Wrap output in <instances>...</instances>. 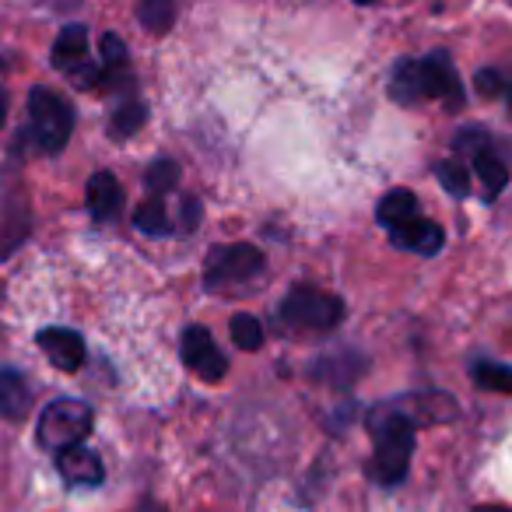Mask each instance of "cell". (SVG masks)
Listing matches in <instances>:
<instances>
[{
    "mask_svg": "<svg viewBox=\"0 0 512 512\" xmlns=\"http://www.w3.org/2000/svg\"><path fill=\"white\" fill-rule=\"evenodd\" d=\"M369 428H372V474L383 488H397L407 481V470H411V453H414V421L400 411V404H379L369 414Z\"/></svg>",
    "mask_w": 512,
    "mask_h": 512,
    "instance_id": "cell-1",
    "label": "cell"
},
{
    "mask_svg": "<svg viewBox=\"0 0 512 512\" xmlns=\"http://www.w3.org/2000/svg\"><path fill=\"white\" fill-rule=\"evenodd\" d=\"M95 425V414L85 400H74V397H60L53 404H46L43 418H39V446L46 449H67V446H78V442L88 439Z\"/></svg>",
    "mask_w": 512,
    "mask_h": 512,
    "instance_id": "cell-2",
    "label": "cell"
},
{
    "mask_svg": "<svg viewBox=\"0 0 512 512\" xmlns=\"http://www.w3.org/2000/svg\"><path fill=\"white\" fill-rule=\"evenodd\" d=\"M264 274V253L253 242H232V246H218L207 256L204 285L211 292H225V288L249 285L253 278Z\"/></svg>",
    "mask_w": 512,
    "mask_h": 512,
    "instance_id": "cell-3",
    "label": "cell"
},
{
    "mask_svg": "<svg viewBox=\"0 0 512 512\" xmlns=\"http://www.w3.org/2000/svg\"><path fill=\"white\" fill-rule=\"evenodd\" d=\"M29 116H32V134H36L39 148L46 155L64 151L74 130V109L64 95L50 92V88H32L29 95Z\"/></svg>",
    "mask_w": 512,
    "mask_h": 512,
    "instance_id": "cell-4",
    "label": "cell"
},
{
    "mask_svg": "<svg viewBox=\"0 0 512 512\" xmlns=\"http://www.w3.org/2000/svg\"><path fill=\"white\" fill-rule=\"evenodd\" d=\"M281 316L302 330H334L344 320V302L313 285H299L281 302Z\"/></svg>",
    "mask_w": 512,
    "mask_h": 512,
    "instance_id": "cell-5",
    "label": "cell"
},
{
    "mask_svg": "<svg viewBox=\"0 0 512 512\" xmlns=\"http://www.w3.org/2000/svg\"><path fill=\"white\" fill-rule=\"evenodd\" d=\"M179 351H183L186 369H193L200 379H211V383H218V379L228 372V358L221 355V348L214 344V337L207 334L204 327H186Z\"/></svg>",
    "mask_w": 512,
    "mask_h": 512,
    "instance_id": "cell-6",
    "label": "cell"
},
{
    "mask_svg": "<svg viewBox=\"0 0 512 512\" xmlns=\"http://www.w3.org/2000/svg\"><path fill=\"white\" fill-rule=\"evenodd\" d=\"M418 74H421V95H425V99H442L446 109L463 106V85H460V78H456L449 57L432 53V57L418 60Z\"/></svg>",
    "mask_w": 512,
    "mask_h": 512,
    "instance_id": "cell-7",
    "label": "cell"
},
{
    "mask_svg": "<svg viewBox=\"0 0 512 512\" xmlns=\"http://www.w3.org/2000/svg\"><path fill=\"white\" fill-rule=\"evenodd\" d=\"M57 470L67 484H74V488H95V484H102V477H106V467H102L99 453L88 449L85 442L60 449Z\"/></svg>",
    "mask_w": 512,
    "mask_h": 512,
    "instance_id": "cell-8",
    "label": "cell"
},
{
    "mask_svg": "<svg viewBox=\"0 0 512 512\" xmlns=\"http://www.w3.org/2000/svg\"><path fill=\"white\" fill-rule=\"evenodd\" d=\"M39 348L46 351V358L60 372H78L85 365V341H81V334H74L67 327L39 330Z\"/></svg>",
    "mask_w": 512,
    "mask_h": 512,
    "instance_id": "cell-9",
    "label": "cell"
},
{
    "mask_svg": "<svg viewBox=\"0 0 512 512\" xmlns=\"http://www.w3.org/2000/svg\"><path fill=\"white\" fill-rule=\"evenodd\" d=\"M393 232V246L407 249V253H418V256H435L442 249V242H446V232H442V225H435L432 218H411L404 221V225L390 228Z\"/></svg>",
    "mask_w": 512,
    "mask_h": 512,
    "instance_id": "cell-10",
    "label": "cell"
},
{
    "mask_svg": "<svg viewBox=\"0 0 512 512\" xmlns=\"http://www.w3.org/2000/svg\"><path fill=\"white\" fill-rule=\"evenodd\" d=\"M123 207V186L113 172H95L88 179V211L95 221H109L116 218Z\"/></svg>",
    "mask_w": 512,
    "mask_h": 512,
    "instance_id": "cell-11",
    "label": "cell"
},
{
    "mask_svg": "<svg viewBox=\"0 0 512 512\" xmlns=\"http://www.w3.org/2000/svg\"><path fill=\"white\" fill-rule=\"evenodd\" d=\"M88 60V29L85 25H67L53 43V67L57 71H78Z\"/></svg>",
    "mask_w": 512,
    "mask_h": 512,
    "instance_id": "cell-12",
    "label": "cell"
},
{
    "mask_svg": "<svg viewBox=\"0 0 512 512\" xmlns=\"http://www.w3.org/2000/svg\"><path fill=\"white\" fill-rule=\"evenodd\" d=\"M32 407V390L15 369L0 372V418L22 421Z\"/></svg>",
    "mask_w": 512,
    "mask_h": 512,
    "instance_id": "cell-13",
    "label": "cell"
},
{
    "mask_svg": "<svg viewBox=\"0 0 512 512\" xmlns=\"http://www.w3.org/2000/svg\"><path fill=\"white\" fill-rule=\"evenodd\" d=\"M474 172H477V179H481L484 200H495L498 193L509 186V165H505V158H498L495 151H488V144L474 151Z\"/></svg>",
    "mask_w": 512,
    "mask_h": 512,
    "instance_id": "cell-14",
    "label": "cell"
},
{
    "mask_svg": "<svg viewBox=\"0 0 512 512\" xmlns=\"http://www.w3.org/2000/svg\"><path fill=\"white\" fill-rule=\"evenodd\" d=\"M376 218H379V225H386V228L404 225V221L418 218V197H414L411 190H390L379 200Z\"/></svg>",
    "mask_w": 512,
    "mask_h": 512,
    "instance_id": "cell-15",
    "label": "cell"
},
{
    "mask_svg": "<svg viewBox=\"0 0 512 512\" xmlns=\"http://www.w3.org/2000/svg\"><path fill=\"white\" fill-rule=\"evenodd\" d=\"M390 95L397 102H404V106H418V102H425V95H421L418 60H404V64H397L393 81H390Z\"/></svg>",
    "mask_w": 512,
    "mask_h": 512,
    "instance_id": "cell-16",
    "label": "cell"
},
{
    "mask_svg": "<svg viewBox=\"0 0 512 512\" xmlns=\"http://www.w3.org/2000/svg\"><path fill=\"white\" fill-rule=\"evenodd\" d=\"M137 22L151 32V36H165L176 22V0H141L137 4Z\"/></svg>",
    "mask_w": 512,
    "mask_h": 512,
    "instance_id": "cell-17",
    "label": "cell"
},
{
    "mask_svg": "<svg viewBox=\"0 0 512 512\" xmlns=\"http://www.w3.org/2000/svg\"><path fill=\"white\" fill-rule=\"evenodd\" d=\"M134 225L141 228L144 235H169L172 228H176V225L169 221V211H165L162 197L144 200V204L134 211Z\"/></svg>",
    "mask_w": 512,
    "mask_h": 512,
    "instance_id": "cell-18",
    "label": "cell"
},
{
    "mask_svg": "<svg viewBox=\"0 0 512 512\" xmlns=\"http://www.w3.org/2000/svg\"><path fill=\"white\" fill-rule=\"evenodd\" d=\"M144 120H148V109H144L137 99H127V102H123V106L113 113V123H109V134H113V137H130V134H137V130L144 127Z\"/></svg>",
    "mask_w": 512,
    "mask_h": 512,
    "instance_id": "cell-19",
    "label": "cell"
},
{
    "mask_svg": "<svg viewBox=\"0 0 512 512\" xmlns=\"http://www.w3.org/2000/svg\"><path fill=\"white\" fill-rule=\"evenodd\" d=\"M474 383L491 393H512V365H498V362L474 365Z\"/></svg>",
    "mask_w": 512,
    "mask_h": 512,
    "instance_id": "cell-20",
    "label": "cell"
},
{
    "mask_svg": "<svg viewBox=\"0 0 512 512\" xmlns=\"http://www.w3.org/2000/svg\"><path fill=\"white\" fill-rule=\"evenodd\" d=\"M232 341H235V348H242V351H256L260 344H264V327H260V320L256 316H249V313H235L232 316Z\"/></svg>",
    "mask_w": 512,
    "mask_h": 512,
    "instance_id": "cell-21",
    "label": "cell"
},
{
    "mask_svg": "<svg viewBox=\"0 0 512 512\" xmlns=\"http://www.w3.org/2000/svg\"><path fill=\"white\" fill-rule=\"evenodd\" d=\"M176 179H179V165L172 162V158H158L148 169V176H144V183H148V190L155 193V197H162V193H169L172 186H176Z\"/></svg>",
    "mask_w": 512,
    "mask_h": 512,
    "instance_id": "cell-22",
    "label": "cell"
},
{
    "mask_svg": "<svg viewBox=\"0 0 512 512\" xmlns=\"http://www.w3.org/2000/svg\"><path fill=\"white\" fill-rule=\"evenodd\" d=\"M435 176H439V183L446 186L453 197H463V193L470 190V176L460 162H439L435 165Z\"/></svg>",
    "mask_w": 512,
    "mask_h": 512,
    "instance_id": "cell-23",
    "label": "cell"
},
{
    "mask_svg": "<svg viewBox=\"0 0 512 512\" xmlns=\"http://www.w3.org/2000/svg\"><path fill=\"white\" fill-rule=\"evenodd\" d=\"M99 53H102V64H106V71H123V67H127V46H123V39L113 36V32H106V36H102Z\"/></svg>",
    "mask_w": 512,
    "mask_h": 512,
    "instance_id": "cell-24",
    "label": "cell"
},
{
    "mask_svg": "<svg viewBox=\"0 0 512 512\" xmlns=\"http://www.w3.org/2000/svg\"><path fill=\"white\" fill-rule=\"evenodd\" d=\"M502 88H505V81H502V74H498V71H477V92H481V95H488V99H491V95H498Z\"/></svg>",
    "mask_w": 512,
    "mask_h": 512,
    "instance_id": "cell-25",
    "label": "cell"
},
{
    "mask_svg": "<svg viewBox=\"0 0 512 512\" xmlns=\"http://www.w3.org/2000/svg\"><path fill=\"white\" fill-rule=\"evenodd\" d=\"M197 221H200L197 200L186 197V200H183V221H179V232H193V228H197Z\"/></svg>",
    "mask_w": 512,
    "mask_h": 512,
    "instance_id": "cell-26",
    "label": "cell"
},
{
    "mask_svg": "<svg viewBox=\"0 0 512 512\" xmlns=\"http://www.w3.org/2000/svg\"><path fill=\"white\" fill-rule=\"evenodd\" d=\"M8 120V92H0V127Z\"/></svg>",
    "mask_w": 512,
    "mask_h": 512,
    "instance_id": "cell-27",
    "label": "cell"
},
{
    "mask_svg": "<svg viewBox=\"0 0 512 512\" xmlns=\"http://www.w3.org/2000/svg\"><path fill=\"white\" fill-rule=\"evenodd\" d=\"M474 512H512V509H505V505H477Z\"/></svg>",
    "mask_w": 512,
    "mask_h": 512,
    "instance_id": "cell-28",
    "label": "cell"
},
{
    "mask_svg": "<svg viewBox=\"0 0 512 512\" xmlns=\"http://www.w3.org/2000/svg\"><path fill=\"white\" fill-rule=\"evenodd\" d=\"M505 95H509V106H512V81H509V85H505Z\"/></svg>",
    "mask_w": 512,
    "mask_h": 512,
    "instance_id": "cell-29",
    "label": "cell"
},
{
    "mask_svg": "<svg viewBox=\"0 0 512 512\" xmlns=\"http://www.w3.org/2000/svg\"><path fill=\"white\" fill-rule=\"evenodd\" d=\"M355 4H372V0H355Z\"/></svg>",
    "mask_w": 512,
    "mask_h": 512,
    "instance_id": "cell-30",
    "label": "cell"
}]
</instances>
